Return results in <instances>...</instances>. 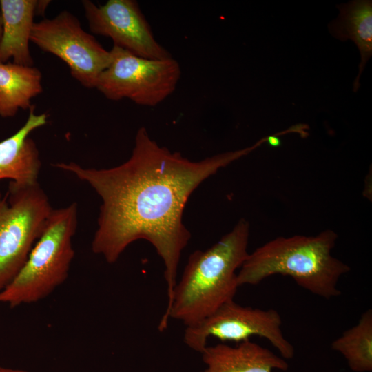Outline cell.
Returning a JSON list of instances; mask_svg holds the SVG:
<instances>
[{"label": "cell", "mask_w": 372, "mask_h": 372, "mask_svg": "<svg viewBox=\"0 0 372 372\" xmlns=\"http://www.w3.org/2000/svg\"><path fill=\"white\" fill-rule=\"evenodd\" d=\"M337 234L326 229L316 236H280L249 254L237 273L238 286L257 285L280 274L325 299L338 297L340 278L350 267L331 254Z\"/></svg>", "instance_id": "cell-3"}, {"label": "cell", "mask_w": 372, "mask_h": 372, "mask_svg": "<svg viewBox=\"0 0 372 372\" xmlns=\"http://www.w3.org/2000/svg\"><path fill=\"white\" fill-rule=\"evenodd\" d=\"M249 224L241 218L209 249L189 256L159 323L161 331L170 318L192 327L234 300L239 287L236 271L249 255Z\"/></svg>", "instance_id": "cell-2"}, {"label": "cell", "mask_w": 372, "mask_h": 372, "mask_svg": "<svg viewBox=\"0 0 372 372\" xmlns=\"http://www.w3.org/2000/svg\"><path fill=\"white\" fill-rule=\"evenodd\" d=\"M82 5L90 31L110 38L113 45L145 59L172 57L155 39L136 1L108 0L96 6L84 0Z\"/></svg>", "instance_id": "cell-9"}, {"label": "cell", "mask_w": 372, "mask_h": 372, "mask_svg": "<svg viewBox=\"0 0 372 372\" xmlns=\"http://www.w3.org/2000/svg\"><path fill=\"white\" fill-rule=\"evenodd\" d=\"M52 207L39 183L10 182L0 193V291L17 276L39 238Z\"/></svg>", "instance_id": "cell-5"}, {"label": "cell", "mask_w": 372, "mask_h": 372, "mask_svg": "<svg viewBox=\"0 0 372 372\" xmlns=\"http://www.w3.org/2000/svg\"><path fill=\"white\" fill-rule=\"evenodd\" d=\"M281 325L282 319L276 310L244 307L232 300L197 324L186 327L184 342L201 353L210 337L239 343L259 336L267 339L285 360L291 359L294 347L285 338Z\"/></svg>", "instance_id": "cell-8"}, {"label": "cell", "mask_w": 372, "mask_h": 372, "mask_svg": "<svg viewBox=\"0 0 372 372\" xmlns=\"http://www.w3.org/2000/svg\"><path fill=\"white\" fill-rule=\"evenodd\" d=\"M338 17L329 25L330 33L344 41H353L359 49L361 62L353 83V91L360 87V77L372 54V2L356 0L337 6Z\"/></svg>", "instance_id": "cell-13"}, {"label": "cell", "mask_w": 372, "mask_h": 372, "mask_svg": "<svg viewBox=\"0 0 372 372\" xmlns=\"http://www.w3.org/2000/svg\"><path fill=\"white\" fill-rule=\"evenodd\" d=\"M30 41L52 54L68 66L71 75L83 86L95 88L111 55L81 27L79 19L64 10L52 19L34 23Z\"/></svg>", "instance_id": "cell-7"}, {"label": "cell", "mask_w": 372, "mask_h": 372, "mask_svg": "<svg viewBox=\"0 0 372 372\" xmlns=\"http://www.w3.org/2000/svg\"><path fill=\"white\" fill-rule=\"evenodd\" d=\"M77 205L52 209L17 276L0 291V304L14 308L42 300L66 280L74 257Z\"/></svg>", "instance_id": "cell-4"}, {"label": "cell", "mask_w": 372, "mask_h": 372, "mask_svg": "<svg viewBox=\"0 0 372 372\" xmlns=\"http://www.w3.org/2000/svg\"><path fill=\"white\" fill-rule=\"evenodd\" d=\"M34 110L32 105L23 125L14 134L0 141V180L10 179L21 186L38 183L41 163L37 145L29 134L46 124L47 115L36 114Z\"/></svg>", "instance_id": "cell-10"}, {"label": "cell", "mask_w": 372, "mask_h": 372, "mask_svg": "<svg viewBox=\"0 0 372 372\" xmlns=\"http://www.w3.org/2000/svg\"><path fill=\"white\" fill-rule=\"evenodd\" d=\"M265 139L244 149L191 161L153 141L140 127L125 163L105 169L83 167L74 162L54 166L86 182L101 198L92 250L114 263L133 242L144 239L156 249L165 265L169 304L177 282L181 253L191 234L183 223L189 197L219 169L247 155Z\"/></svg>", "instance_id": "cell-1"}, {"label": "cell", "mask_w": 372, "mask_h": 372, "mask_svg": "<svg viewBox=\"0 0 372 372\" xmlns=\"http://www.w3.org/2000/svg\"><path fill=\"white\" fill-rule=\"evenodd\" d=\"M43 91L42 74L33 66L0 63V116H14L29 110L31 101Z\"/></svg>", "instance_id": "cell-14"}, {"label": "cell", "mask_w": 372, "mask_h": 372, "mask_svg": "<svg viewBox=\"0 0 372 372\" xmlns=\"http://www.w3.org/2000/svg\"><path fill=\"white\" fill-rule=\"evenodd\" d=\"M110 52V62L95 87L107 99H127L138 105L154 107L175 91L181 69L172 56L145 59L114 45Z\"/></svg>", "instance_id": "cell-6"}, {"label": "cell", "mask_w": 372, "mask_h": 372, "mask_svg": "<svg viewBox=\"0 0 372 372\" xmlns=\"http://www.w3.org/2000/svg\"><path fill=\"white\" fill-rule=\"evenodd\" d=\"M201 353L207 365L202 372H273L288 369L283 358L249 340L235 347L223 343L206 346Z\"/></svg>", "instance_id": "cell-12"}, {"label": "cell", "mask_w": 372, "mask_h": 372, "mask_svg": "<svg viewBox=\"0 0 372 372\" xmlns=\"http://www.w3.org/2000/svg\"><path fill=\"white\" fill-rule=\"evenodd\" d=\"M331 348L347 360L351 370H372V310L364 311L358 322L331 343Z\"/></svg>", "instance_id": "cell-15"}, {"label": "cell", "mask_w": 372, "mask_h": 372, "mask_svg": "<svg viewBox=\"0 0 372 372\" xmlns=\"http://www.w3.org/2000/svg\"><path fill=\"white\" fill-rule=\"evenodd\" d=\"M2 35V20H1V8H0V41Z\"/></svg>", "instance_id": "cell-16"}, {"label": "cell", "mask_w": 372, "mask_h": 372, "mask_svg": "<svg viewBox=\"0 0 372 372\" xmlns=\"http://www.w3.org/2000/svg\"><path fill=\"white\" fill-rule=\"evenodd\" d=\"M49 1L0 0L2 35L0 41V63H13L33 66L29 43L34 25V17L42 14Z\"/></svg>", "instance_id": "cell-11"}]
</instances>
